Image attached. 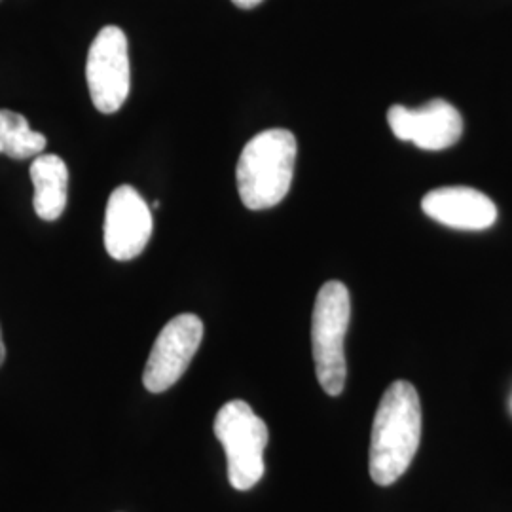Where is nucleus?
<instances>
[{
	"label": "nucleus",
	"instance_id": "f257e3e1",
	"mask_svg": "<svg viewBox=\"0 0 512 512\" xmlns=\"http://www.w3.org/2000/svg\"><path fill=\"white\" fill-rule=\"evenodd\" d=\"M421 403L416 387L397 380L385 389L378 404L368 467L378 486H391L408 471L420 448Z\"/></svg>",
	"mask_w": 512,
	"mask_h": 512
},
{
	"label": "nucleus",
	"instance_id": "f03ea898",
	"mask_svg": "<svg viewBox=\"0 0 512 512\" xmlns=\"http://www.w3.org/2000/svg\"><path fill=\"white\" fill-rule=\"evenodd\" d=\"M296 152V137L289 129H266L245 145L236 179L247 209L262 211L285 200L293 183Z\"/></svg>",
	"mask_w": 512,
	"mask_h": 512
},
{
	"label": "nucleus",
	"instance_id": "7ed1b4c3",
	"mask_svg": "<svg viewBox=\"0 0 512 512\" xmlns=\"http://www.w3.org/2000/svg\"><path fill=\"white\" fill-rule=\"evenodd\" d=\"M351 319L348 287L327 281L315 298L311 315V349L317 382L330 397H338L348 378L346 334Z\"/></svg>",
	"mask_w": 512,
	"mask_h": 512
},
{
	"label": "nucleus",
	"instance_id": "20e7f679",
	"mask_svg": "<svg viewBox=\"0 0 512 512\" xmlns=\"http://www.w3.org/2000/svg\"><path fill=\"white\" fill-rule=\"evenodd\" d=\"M213 429L226 452L232 488H255L264 476V450L270 439L264 420L245 401H230L220 408Z\"/></svg>",
	"mask_w": 512,
	"mask_h": 512
},
{
	"label": "nucleus",
	"instance_id": "39448f33",
	"mask_svg": "<svg viewBox=\"0 0 512 512\" xmlns=\"http://www.w3.org/2000/svg\"><path fill=\"white\" fill-rule=\"evenodd\" d=\"M86 80L95 109L114 114L124 107L131 90V67L126 33L116 27H103L93 38L86 61Z\"/></svg>",
	"mask_w": 512,
	"mask_h": 512
},
{
	"label": "nucleus",
	"instance_id": "423d86ee",
	"mask_svg": "<svg viewBox=\"0 0 512 512\" xmlns=\"http://www.w3.org/2000/svg\"><path fill=\"white\" fill-rule=\"evenodd\" d=\"M203 340L202 319L194 313L173 317L158 334L148 355L143 384L150 393H164L183 378Z\"/></svg>",
	"mask_w": 512,
	"mask_h": 512
},
{
	"label": "nucleus",
	"instance_id": "0eeeda50",
	"mask_svg": "<svg viewBox=\"0 0 512 512\" xmlns=\"http://www.w3.org/2000/svg\"><path fill=\"white\" fill-rule=\"evenodd\" d=\"M152 211L145 198L129 184L114 188L110 194L103 239L105 249L114 260L128 262L147 249L152 238Z\"/></svg>",
	"mask_w": 512,
	"mask_h": 512
},
{
	"label": "nucleus",
	"instance_id": "6e6552de",
	"mask_svg": "<svg viewBox=\"0 0 512 512\" xmlns=\"http://www.w3.org/2000/svg\"><path fill=\"white\" fill-rule=\"evenodd\" d=\"M387 122L397 139L421 150L454 147L463 133L459 110L444 99H433L420 109L393 105L387 110Z\"/></svg>",
	"mask_w": 512,
	"mask_h": 512
},
{
	"label": "nucleus",
	"instance_id": "1a4fd4ad",
	"mask_svg": "<svg viewBox=\"0 0 512 512\" xmlns=\"http://www.w3.org/2000/svg\"><path fill=\"white\" fill-rule=\"evenodd\" d=\"M421 209L440 224L467 232L486 230L497 220L495 203L469 186L435 188L423 196Z\"/></svg>",
	"mask_w": 512,
	"mask_h": 512
},
{
	"label": "nucleus",
	"instance_id": "9d476101",
	"mask_svg": "<svg viewBox=\"0 0 512 512\" xmlns=\"http://www.w3.org/2000/svg\"><path fill=\"white\" fill-rule=\"evenodd\" d=\"M31 181L35 186V213L48 222L59 219L69 198V169L63 158L55 154L37 156L31 164Z\"/></svg>",
	"mask_w": 512,
	"mask_h": 512
},
{
	"label": "nucleus",
	"instance_id": "9b49d317",
	"mask_svg": "<svg viewBox=\"0 0 512 512\" xmlns=\"http://www.w3.org/2000/svg\"><path fill=\"white\" fill-rule=\"evenodd\" d=\"M48 145V139L33 131L27 118L14 110H0V154L27 160L37 158Z\"/></svg>",
	"mask_w": 512,
	"mask_h": 512
},
{
	"label": "nucleus",
	"instance_id": "f8f14e48",
	"mask_svg": "<svg viewBox=\"0 0 512 512\" xmlns=\"http://www.w3.org/2000/svg\"><path fill=\"white\" fill-rule=\"evenodd\" d=\"M238 8H241V10H251V8H255V6H258L260 2H264V0H232Z\"/></svg>",
	"mask_w": 512,
	"mask_h": 512
},
{
	"label": "nucleus",
	"instance_id": "ddd939ff",
	"mask_svg": "<svg viewBox=\"0 0 512 512\" xmlns=\"http://www.w3.org/2000/svg\"><path fill=\"white\" fill-rule=\"evenodd\" d=\"M6 359V348H4V340H2V330H0V366Z\"/></svg>",
	"mask_w": 512,
	"mask_h": 512
}]
</instances>
